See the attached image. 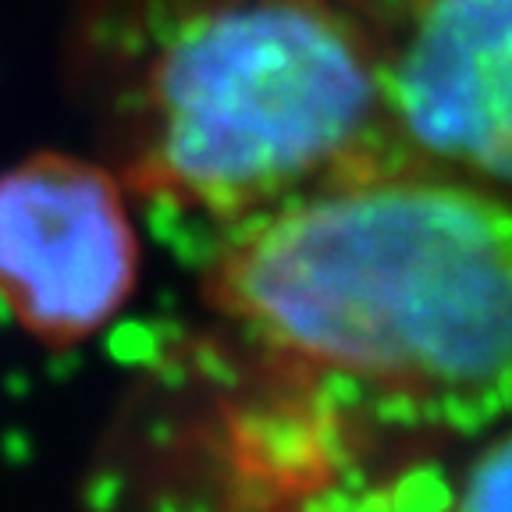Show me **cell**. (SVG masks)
<instances>
[{"label": "cell", "instance_id": "obj_1", "mask_svg": "<svg viewBox=\"0 0 512 512\" xmlns=\"http://www.w3.org/2000/svg\"><path fill=\"white\" fill-rule=\"evenodd\" d=\"M203 296L288 363L427 420L512 406V203L466 178L388 168L264 210Z\"/></svg>", "mask_w": 512, "mask_h": 512}, {"label": "cell", "instance_id": "obj_5", "mask_svg": "<svg viewBox=\"0 0 512 512\" xmlns=\"http://www.w3.org/2000/svg\"><path fill=\"white\" fill-rule=\"evenodd\" d=\"M456 512H512V431L491 441L470 466Z\"/></svg>", "mask_w": 512, "mask_h": 512}, {"label": "cell", "instance_id": "obj_3", "mask_svg": "<svg viewBox=\"0 0 512 512\" xmlns=\"http://www.w3.org/2000/svg\"><path fill=\"white\" fill-rule=\"evenodd\" d=\"M139 242L104 168L36 153L0 175V306L36 342H86L132 296Z\"/></svg>", "mask_w": 512, "mask_h": 512}, {"label": "cell", "instance_id": "obj_2", "mask_svg": "<svg viewBox=\"0 0 512 512\" xmlns=\"http://www.w3.org/2000/svg\"><path fill=\"white\" fill-rule=\"evenodd\" d=\"M416 168L395 139L381 29L349 0H192L146 61L128 185L242 224L324 185Z\"/></svg>", "mask_w": 512, "mask_h": 512}, {"label": "cell", "instance_id": "obj_4", "mask_svg": "<svg viewBox=\"0 0 512 512\" xmlns=\"http://www.w3.org/2000/svg\"><path fill=\"white\" fill-rule=\"evenodd\" d=\"M381 75L416 168L512 189V0H402L381 29Z\"/></svg>", "mask_w": 512, "mask_h": 512}]
</instances>
